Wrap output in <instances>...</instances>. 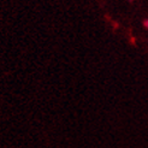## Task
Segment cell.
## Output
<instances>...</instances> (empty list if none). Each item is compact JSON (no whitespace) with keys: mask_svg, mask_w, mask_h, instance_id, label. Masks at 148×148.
I'll return each instance as SVG.
<instances>
[{"mask_svg":"<svg viewBox=\"0 0 148 148\" xmlns=\"http://www.w3.org/2000/svg\"><path fill=\"white\" fill-rule=\"evenodd\" d=\"M143 25L148 29V19H145V22H143Z\"/></svg>","mask_w":148,"mask_h":148,"instance_id":"6da1fadb","label":"cell"},{"mask_svg":"<svg viewBox=\"0 0 148 148\" xmlns=\"http://www.w3.org/2000/svg\"><path fill=\"white\" fill-rule=\"evenodd\" d=\"M129 1H130V3H131V1H134V0H129Z\"/></svg>","mask_w":148,"mask_h":148,"instance_id":"7a4b0ae2","label":"cell"}]
</instances>
